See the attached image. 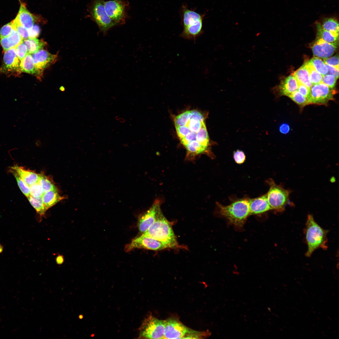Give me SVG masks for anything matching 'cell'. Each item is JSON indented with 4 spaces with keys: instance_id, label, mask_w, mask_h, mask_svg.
<instances>
[{
    "instance_id": "cell-13",
    "label": "cell",
    "mask_w": 339,
    "mask_h": 339,
    "mask_svg": "<svg viewBox=\"0 0 339 339\" xmlns=\"http://www.w3.org/2000/svg\"><path fill=\"white\" fill-rule=\"evenodd\" d=\"M20 60L16 52L15 48H12L5 52L3 65L0 68V72L20 73Z\"/></svg>"
},
{
    "instance_id": "cell-34",
    "label": "cell",
    "mask_w": 339,
    "mask_h": 339,
    "mask_svg": "<svg viewBox=\"0 0 339 339\" xmlns=\"http://www.w3.org/2000/svg\"><path fill=\"white\" fill-rule=\"evenodd\" d=\"M30 195L35 197H41L44 193L43 189L39 182L30 186Z\"/></svg>"
},
{
    "instance_id": "cell-4",
    "label": "cell",
    "mask_w": 339,
    "mask_h": 339,
    "mask_svg": "<svg viewBox=\"0 0 339 339\" xmlns=\"http://www.w3.org/2000/svg\"><path fill=\"white\" fill-rule=\"evenodd\" d=\"M328 232L318 224L312 215H308L306 229V239L308 245V250L305 254L306 256L310 257L317 249L327 248V235Z\"/></svg>"
},
{
    "instance_id": "cell-5",
    "label": "cell",
    "mask_w": 339,
    "mask_h": 339,
    "mask_svg": "<svg viewBox=\"0 0 339 339\" xmlns=\"http://www.w3.org/2000/svg\"><path fill=\"white\" fill-rule=\"evenodd\" d=\"M267 182L270 186L266 193L267 197L272 210L278 212L284 210L289 202L290 191L276 184L271 179H268Z\"/></svg>"
},
{
    "instance_id": "cell-24",
    "label": "cell",
    "mask_w": 339,
    "mask_h": 339,
    "mask_svg": "<svg viewBox=\"0 0 339 339\" xmlns=\"http://www.w3.org/2000/svg\"><path fill=\"white\" fill-rule=\"evenodd\" d=\"M20 68L21 72L36 75V72L34 60L32 55L28 53L20 61Z\"/></svg>"
},
{
    "instance_id": "cell-22",
    "label": "cell",
    "mask_w": 339,
    "mask_h": 339,
    "mask_svg": "<svg viewBox=\"0 0 339 339\" xmlns=\"http://www.w3.org/2000/svg\"><path fill=\"white\" fill-rule=\"evenodd\" d=\"M23 43L27 46L28 53L32 54L43 49L46 43L37 38H29L24 39Z\"/></svg>"
},
{
    "instance_id": "cell-29",
    "label": "cell",
    "mask_w": 339,
    "mask_h": 339,
    "mask_svg": "<svg viewBox=\"0 0 339 339\" xmlns=\"http://www.w3.org/2000/svg\"><path fill=\"white\" fill-rule=\"evenodd\" d=\"M10 171L15 178L18 186L22 192L28 197L30 195V186L21 178L15 170L10 168Z\"/></svg>"
},
{
    "instance_id": "cell-23",
    "label": "cell",
    "mask_w": 339,
    "mask_h": 339,
    "mask_svg": "<svg viewBox=\"0 0 339 339\" xmlns=\"http://www.w3.org/2000/svg\"><path fill=\"white\" fill-rule=\"evenodd\" d=\"M316 25L317 30L316 39H320L329 43H333L338 41L339 35L323 29L321 27L320 23H317Z\"/></svg>"
},
{
    "instance_id": "cell-48",
    "label": "cell",
    "mask_w": 339,
    "mask_h": 339,
    "mask_svg": "<svg viewBox=\"0 0 339 339\" xmlns=\"http://www.w3.org/2000/svg\"><path fill=\"white\" fill-rule=\"evenodd\" d=\"M1 245H1V244H0V246H1Z\"/></svg>"
},
{
    "instance_id": "cell-42",
    "label": "cell",
    "mask_w": 339,
    "mask_h": 339,
    "mask_svg": "<svg viewBox=\"0 0 339 339\" xmlns=\"http://www.w3.org/2000/svg\"><path fill=\"white\" fill-rule=\"evenodd\" d=\"M0 43L5 52L12 48L8 37L0 38Z\"/></svg>"
},
{
    "instance_id": "cell-1",
    "label": "cell",
    "mask_w": 339,
    "mask_h": 339,
    "mask_svg": "<svg viewBox=\"0 0 339 339\" xmlns=\"http://www.w3.org/2000/svg\"><path fill=\"white\" fill-rule=\"evenodd\" d=\"M218 212L229 223L238 228H242L250 215L249 199H242L224 206L217 203Z\"/></svg>"
},
{
    "instance_id": "cell-38",
    "label": "cell",
    "mask_w": 339,
    "mask_h": 339,
    "mask_svg": "<svg viewBox=\"0 0 339 339\" xmlns=\"http://www.w3.org/2000/svg\"><path fill=\"white\" fill-rule=\"evenodd\" d=\"M233 158L236 163L241 164L245 161L246 157L243 151L237 150L234 152Z\"/></svg>"
},
{
    "instance_id": "cell-45",
    "label": "cell",
    "mask_w": 339,
    "mask_h": 339,
    "mask_svg": "<svg viewBox=\"0 0 339 339\" xmlns=\"http://www.w3.org/2000/svg\"><path fill=\"white\" fill-rule=\"evenodd\" d=\"M56 260L57 264L58 265L62 264L64 262V257L62 255H58L56 257Z\"/></svg>"
},
{
    "instance_id": "cell-18",
    "label": "cell",
    "mask_w": 339,
    "mask_h": 339,
    "mask_svg": "<svg viewBox=\"0 0 339 339\" xmlns=\"http://www.w3.org/2000/svg\"><path fill=\"white\" fill-rule=\"evenodd\" d=\"M298 83L296 79L292 75L283 80L278 88L279 94L288 97L294 92L297 90Z\"/></svg>"
},
{
    "instance_id": "cell-35",
    "label": "cell",
    "mask_w": 339,
    "mask_h": 339,
    "mask_svg": "<svg viewBox=\"0 0 339 339\" xmlns=\"http://www.w3.org/2000/svg\"><path fill=\"white\" fill-rule=\"evenodd\" d=\"M337 79L331 74H326L323 76L322 82L331 88H333L336 85Z\"/></svg>"
},
{
    "instance_id": "cell-31",
    "label": "cell",
    "mask_w": 339,
    "mask_h": 339,
    "mask_svg": "<svg viewBox=\"0 0 339 339\" xmlns=\"http://www.w3.org/2000/svg\"><path fill=\"white\" fill-rule=\"evenodd\" d=\"M38 182L42 187L44 192L57 190L53 183L48 177L43 175L39 174Z\"/></svg>"
},
{
    "instance_id": "cell-39",
    "label": "cell",
    "mask_w": 339,
    "mask_h": 339,
    "mask_svg": "<svg viewBox=\"0 0 339 339\" xmlns=\"http://www.w3.org/2000/svg\"><path fill=\"white\" fill-rule=\"evenodd\" d=\"M338 56L337 54L330 58L324 59L323 61L326 64L339 68Z\"/></svg>"
},
{
    "instance_id": "cell-36",
    "label": "cell",
    "mask_w": 339,
    "mask_h": 339,
    "mask_svg": "<svg viewBox=\"0 0 339 339\" xmlns=\"http://www.w3.org/2000/svg\"><path fill=\"white\" fill-rule=\"evenodd\" d=\"M15 48L17 56L19 60L21 61L28 54L27 48L22 42Z\"/></svg>"
},
{
    "instance_id": "cell-6",
    "label": "cell",
    "mask_w": 339,
    "mask_h": 339,
    "mask_svg": "<svg viewBox=\"0 0 339 339\" xmlns=\"http://www.w3.org/2000/svg\"><path fill=\"white\" fill-rule=\"evenodd\" d=\"M165 320L158 319L151 315L146 317L139 328L138 338L163 339Z\"/></svg>"
},
{
    "instance_id": "cell-46",
    "label": "cell",
    "mask_w": 339,
    "mask_h": 339,
    "mask_svg": "<svg viewBox=\"0 0 339 339\" xmlns=\"http://www.w3.org/2000/svg\"><path fill=\"white\" fill-rule=\"evenodd\" d=\"M3 246L1 245L0 246V253H1L3 251Z\"/></svg>"
},
{
    "instance_id": "cell-43",
    "label": "cell",
    "mask_w": 339,
    "mask_h": 339,
    "mask_svg": "<svg viewBox=\"0 0 339 339\" xmlns=\"http://www.w3.org/2000/svg\"><path fill=\"white\" fill-rule=\"evenodd\" d=\"M326 66L328 69L327 74L333 75L337 79L339 77V68L327 65Z\"/></svg>"
},
{
    "instance_id": "cell-26",
    "label": "cell",
    "mask_w": 339,
    "mask_h": 339,
    "mask_svg": "<svg viewBox=\"0 0 339 339\" xmlns=\"http://www.w3.org/2000/svg\"><path fill=\"white\" fill-rule=\"evenodd\" d=\"M27 198L38 213L41 216L45 214L47 209L43 202L41 197H35L30 195Z\"/></svg>"
},
{
    "instance_id": "cell-44",
    "label": "cell",
    "mask_w": 339,
    "mask_h": 339,
    "mask_svg": "<svg viewBox=\"0 0 339 339\" xmlns=\"http://www.w3.org/2000/svg\"><path fill=\"white\" fill-rule=\"evenodd\" d=\"M289 126L287 124H283L279 128L280 132L282 133L285 134L288 133L289 131Z\"/></svg>"
},
{
    "instance_id": "cell-19",
    "label": "cell",
    "mask_w": 339,
    "mask_h": 339,
    "mask_svg": "<svg viewBox=\"0 0 339 339\" xmlns=\"http://www.w3.org/2000/svg\"><path fill=\"white\" fill-rule=\"evenodd\" d=\"M10 168L15 170L29 186L39 182V174L32 171L16 165L11 167Z\"/></svg>"
},
{
    "instance_id": "cell-15",
    "label": "cell",
    "mask_w": 339,
    "mask_h": 339,
    "mask_svg": "<svg viewBox=\"0 0 339 339\" xmlns=\"http://www.w3.org/2000/svg\"><path fill=\"white\" fill-rule=\"evenodd\" d=\"M338 46V41L329 43L320 39H316L311 48L314 56L324 59L332 55Z\"/></svg>"
},
{
    "instance_id": "cell-30",
    "label": "cell",
    "mask_w": 339,
    "mask_h": 339,
    "mask_svg": "<svg viewBox=\"0 0 339 339\" xmlns=\"http://www.w3.org/2000/svg\"><path fill=\"white\" fill-rule=\"evenodd\" d=\"M288 97L301 107H304L310 104L308 98L302 95L297 90L290 95Z\"/></svg>"
},
{
    "instance_id": "cell-37",
    "label": "cell",
    "mask_w": 339,
    "mask_h": 339,
    "mask_svg": "<svg viewBox=\"0 0 339 339\" xmlns=\"http://www.w3.org/2000/svg\"><path fill=\"white\" fill-rule=\"evenodd\" d=\"M13 29L12 22L9 23L0 29V39L8 36Z\"/></svg>"
},
{
    "instance_id": "cell-41",
    "label": "cell",
    "mask_w": 339,
    "mask_h": 339,
    "mask_svg": "<svg viewBox=\"0 0 339 339\" xmlns=\"http://www.w3.org/2000/svg\"><path fill=\"white\" fill-rule=\"evenodd\" d=\"M29 38H36L40 32L39 27L37 25H34L30 29L28 30Z\"/></svg>"
},
{
    "instance_id": "cell-28",
    "label": "cell",
    "mask_w": 339,
    "mask_h": 339,
    "mask_svg": "<svg viewBox=\"0 0 339 339\" xmlns=\"http://www.w3.org/2000/svg\"><path fill=\"white\" fill-rule=\"evenodd\" d=\"M308 69L310 81L313 84L322 82L323 76L317 72L312 65L309 62L305 63Z\"/></svg>"
},
{
    "instance_id": "cell-32",
    "label": "cell",
    "mask_w": 339,
    "mask_h": 339,
    "mask_svg": "<svg viewBox=\"0 0 339 339\" xmlns=\"http://www.w3.org/2000/svg\"><path fill=\"white\" fill-rule=\"evenodd\" d=\"M13 28L15 29L23 39L29 38L28 30L24 27L17 18L12 21Z\"/></svg>"
},
{
    "instance_id": "cell-40",
    "label": "cell",
    "mask_w": 339,
    "mask_h": 339,
    "mask_svg": "<svg viewBox=\"0 0 339 339\" xmlns=\"http://www.w3.org/2000/svg\"><path fill=\"white\" fill-rule=\"evenodd\" d=\"M310 90V88H308L303 84L298 83L297 91L302 95L307 98L309 95Z\"/></svg>"
},
{
    "instance_id": "cell-12",
    "label": "cell",
    "mask_w": 339,
    "mask_h": 339,
    "mask_svg": "<svg viewBox=\"0 0 339 339\" xmlns=\"http://www.w3.org/2000/svg\"><path fill=\"white\" fill-rule=\"evenodd\" d=\"M31 55L34 62L36 75L39 78L42 75L44 70L54 63L57 58L56 55L52 54L43 49Z\"/></svg>"
},
{
    "instance_id": "cell-20",
    "label": "cell",
    "mask_w": 339,
    "mask_h": 339,
    "mask_svg": "<svg viewBox=\"0 0 339 339\" xmlns=\"http://www.w3.org/2000/svg\"><path fill=\"white\" fill-rule=\"evenodd\" d=\"M298 83L303 84L310 88L313 85L309 79V73L304 63L292 74Z\"/></svg>"
},
{
    "instance_id": "cell-27",
    "label": "cell",
    "mask_w": 339,
    "mask_h": 339,
    "mask_svg": "<svg viewBox=\"0 0 339 339\" xmlns=\"http://www.w3.org/2000/svg\"><path fill=\"white\" fill-rule=\"evenodd\" d=\"M309 62L315 70L322 76L327 74L328 69L326 65L321 59L315 57L311 58Z\"/></svg>"
},
{
    "instance_id": "cell-8",
    "label": "cell",
    "mask_w": 339,
    "mask_h": 339,
    "mask_svg": "<svg viewBox=\"0 0 339 339\" xmlns=\"http://www.w3.org/2000/svg\"><path fill=\"white\" fill-rule=\"evenodd\" d=\"M336 91L321 82L313 84L310 88L308 99L310 104L324 105L330 100H334Z\"/></svg>"
},
{
    "instance_id": "cell-2",
    "label": "cell",
    "mask_w": 339,
    "mask_h": 339,
    "mask_svg": "<svg viewBox=\"0 0 339 339\" xmlns=\"http://www.w3.org/2000/svg\"><path fill=\"white\" fill-rule=\"evenodd\" d=\"M143 234L167 245L170 248L178 246L171 224L163 215L161 208L153 223Z\"/></svg>"
},
{
    "instance_id": "cell-11",
    "label": "cell",
    "mask_w": 339,
    "mask_h": 339,
    "mask_svg": "<svg viewBox=\"0 0 339 339\" xmlns=\"http://www.w3.org/2000/svg\"><path fill=\"white\" fill-rule=\"evenodd\" d=\"M190 329L178 319L170 318L165 320L164 338H183Z\"/></svg>"
},
{
    "instance_id": "cell-16",
    "label": "cell",
    "mask_w": 339,
    "mask_h": 339,
    "mask_svg": "<svg viewBox=\"0 0 339 339\" xmlns=\"http://www.w3.org/2000/svg\"><path fill=\"white\" fill-rule=\"evenodd\" d=\"M250 215L259 214L272 210L266 194L259 197L249 199Z\"/></svg>"
},
{
    "instance_id": "cell-47",
    "label": "cell",
    "mask_w": 339,
    "mask_h": 339,
    "mask_svg": "<svg viewBox=\"0 0 339 339\" xmlns=\"http://www.w3.org/2000/svg\"><path fill=\"white\" fill-rule=\"evenodd\" d=\"M83 315H79V316H78V317H79V318L80 319H82V318H83Z\"/></svg>"
},
{
    "instance_id": "cell-14",
    "label": "cell",
    "mask_w": 339,
    "mask_h": 339,
    "mask_svg": "<svg viewBox=\"0 0 339 339\" xmlns=\"http://www.w3.org/2000/svg\"><path fill=\"white\" fill-rule=\"evenodd\" d=\"M160 203L159 200L155 201L152 206L139 218L138 226L141 233L146 232L155 221L157 213L160 208Z\"/></svg>"
},
{
    "instance_id": "cell-25",
    "label": "cell",
    "mask_w": 339,
    "mask_h": 339,
    "mask_svg": "<svg viewBox=\"0 0 339 339\" xmlns=\"http://www.w3.org/2000/svg\"><path fill=\"white\" fill-rule=\"evenodd\" d=\"M320 24L323 29L334 34L339 35V24L335 18H326L323 20L321 24L320 23Z\"/></svg>"
},
{
    "instance_id": "cell-10",
    "label": "cell",
    "mask_w": 339,
    "mask_h": 339,
    "mask_svg": "<svg viewBox=\"0 0 339 339\" xmlns=\"http://www.w3.org/2000/svg\"><path fill=\"white\" fill-rule=\"evenodd\" d=\"M128 5L123 0H112L105 2V11L110 18L117 25L123 24L127 17Z\"/></svg>"
},
{
    "instance_id": "cell-21",
    "label": "cell",
    "mask_w": 339,
    "mask_h": 339,
    "mask_svg": "<svg viewBox=\"0 0 339 339\" xmlns=\"http://www.w3.org/2000/svg\"><path fill=\"white\" fill-rule=\"evenodd\" d=\"M41 198L47 210L63 199L58 194L57 190L44 192Z\"/></svg>"
},
{
    "instance_id": "cell-17",
    "label": "cell",
    "mask_w": 339,
    "mask_h": 339,
    "mask_svg": "<svg viewBox=\"0 0 339 339\" xmlns=\"http://www.w3.org/2000/svg\"><path fill=\"white\" fill-rule=\"evenodd\" d=\"M16 18L20 24L28 30L31 29L38 20V17L31 13L24 3L21 4Z\"/></svg>"
},
{
    "instance_id": "cell-9",
    "label": "cell",
    "mask_w": 339,
    "mask_h": 339,
    "mask_svg": "<svg viewBox=\"0 0 339 339\" xmlns=\"http://www.w3.org/2000/svg\"><path fill=\"white\" fill-rule=\"evenodd\" d=\"M170 248L167 245L161 242L143 234L140 236L133 239L125 248L126 252H129L136 249H144L153 250H160Z\"/></svg>"
},
{
    "instance_id": "cell-33",
    "label": "cell",
    "mask_w": 339,
    "mask_h": 339,
    "mask_svg": "<svg viewBox=\"0 0 339 339\" xmlns=\"http://www.w3.org/2000/svg\"><path fill=\"white\" fill-rule=\"evenodd\" d=\"M8 38L12 48H16L19 44L22 43L23 40V39L13 28L11 33L8 36Z\"/></svg>"
},
{
    "instance_id": "cell-7",
    "label": "cell",
    "mask_w": 339,
    "mask_h": 339,
    "mask_svg": "<svg viewBox=\"0 0 339 339\" xmlns=\"http://www.w3.org/2000/svg\"><path fill=\"white\" fill-rule=\"evenodd\" d=\"M90 14L100 31L105 35L111 28L116 25L107 14L104 0H94L90 8Z\"/></svg>"
},
{
    "instance_id": "cell-3",
    "label": "cell",
    "mask_w": 339,
    "mask_h": 339,
    "mask_svg": "<svg viewBox=\"0 0 339 339\" xmlns=\"http://www.w3.org/2000/svg\"><path fill=\"white\" fill-rule=\"evenodd\" d=\"M181 23L183 30L180 36L186 39L195 41L202 32L204 15L189 8L186 5L181 8Z\"/></svg>"
}]
</instances>
